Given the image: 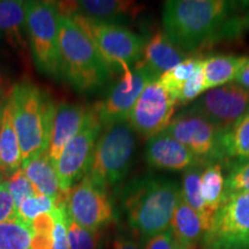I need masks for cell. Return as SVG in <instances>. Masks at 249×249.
I'll use <instances>...</instances> for the list:
<instances>
[{"label":"cell","mask_w":249,"mask_h":249,"mask_svg":"<svg viewBox=\"0 0 249 249\" xmlns=\"http://www.w3.org/2000/svg\"><path fill=\"white\" fill-rule=\"evenodd\" d=\"M68 18L88 34L113 71H120L121 74L141 60L145 42L126 26L97 22L80 15Z\"/></svg>","instance_id":"7"},{"label":"cell","mask_w":249,"mask_h":249,"mask_svg":"<svg viewBox=\"0 0 249 249\" xmlns=\"http://www.w3.org/2000/svg\"><path fill=\"white\" fill-rule=\"evenodd\" d=\"M203 249H204V248H203Z\"/></svg>","instance_id":"44"},{"label":"cell","mask_w":249,"mask_h":249,"mask_svg":"<svg viewBox=\"0 0 249 249\" xmlns=\"http://www.w3.org/2000/svg\"><path fill=\"white\" fill-rule=\"evenodd\" d=\"M177 241L171 229L158 233L142 245V249H176Z\"/></svg>","instance_id":"36"},{"label":"cell","mask_w":249,"mask_h":249,"mask_svg":"<svg viewBox=\"0 0 249 249\" xmlns=\"http://www.w3.org/2000/svg\"><path fill=\"white\" fill-rule=\"evenodd\" d=\"M165 133L193 152L204 165L222 161L220 140L223 133L203 117L182 108Z\"/></svg>","instance_id":"14"},{"label":"cell","mask_w":249,"mask_h":249,"mask_svg":"<svg viewBox=\"0 0 249 249\" xmlns=\"http://www.w3.org/2000/svg\"><path fill=\"white\" fill-rule=\"evenodd\" d=\"M224 186V165L219 161L204 165L201 173V193L205 207L213 216L223 202Z\"/></svg>","instance_id":"26"},{"label":"cell","mask_w":249,"mask_h":249,"mask_svg":"<svg viewBox=\"0 0 249 249\" xmlns=\"http://www.w3.org/2000/svg\"><path fill=\"white\" fill-rule=\"evenodd\" d=\"M136 133L128 121L103 127L87 176L107 191L124 181L133 165Z\"/></svg>","instance_id":"5"},{"label":"cell","mask_w":249,"mask_h":249,"mask_svg":"<svg viewBox=\"0 0 249 249\" xmlns=\"http://www.w3.org/2000/svg\"><path fill=\"white\" fill-rule=\"evenodd\" d=\"M53 218L52 229V249H70L67 230V208L66 201L58 202L55 209L51 213Z\"/></svg>","instance_id":"32"},{"label":"cell","mask_w":249,"mask_h":249,"mask_svg":"<svg viewBox=\"0 0 249 249\" xmlns=\"http://www.w3.org/2000/svg\"><path fill=\"white\" fill-rule=\"evenodd\" d=\"M204 165H197L185 171L182 174L181 185V197L193 210L196 211L203 223L205 233L209 231L213 216L209 213L205 207L204 200L201 193V173Z\"/></svg>","instance_id":"25"},{"label":"cell","mask_w":249,"mask_h":249,"mask_svg":"<svg viewBox=\"0 0 249 249\" xmlns=\"http://www.w3.org/2000/svg\"><path fill=\"white\" fill-rule=\"evenodd\" d=\"M18 217V210L15 207L11 193L6 181L0 182V223L7 222Z\"/></svg>","instance_id":"35"},{"label":"cell","mask_w":249,"mask_h":249,"mask_svg":"<svg viewBox=\"0 0 249 249\" xmlns=\"http://www.w3.org/2000/svg\"><path fill=\"white\" fill-rule=\"evenodd\" d=\"M177 245L187 249H197L203 241L205 230L200 216L186 203L182 197L174 209L170 223Z\"/></svg>","instance_id":"19"},{"label":"cell","mask_w":249,"mask_h":249,"mask_svg":"<svg viewBox=\"0 0 249 249\" xmlns=\"http://www.w3.org/2000/svg\"><path fill=\"white\" fill-rule=\"evenodd\" d=\"M144 160L152 169L180 172L197 165H204L196 156L165 132L147 141Z\"/></svg>","instance_id":"16"},{"label":"cell","mask_w":249,"mask_h":249,"mask_svg":"<svg viewBox=\"0 0 249 249\" xmlns=\"http://www.w3.org/2000/svg\"><path fill=\"white\" fill-rule=\"evenodd\" d=\"M66 208L71 220L91 231H102L114 218V207L108 191L88 176L68 193Z\"/></svg>","instance_id":"11"},{"label":"cell","mask_w":249,"mask_h":249,"mask_svg":"<svg viewBox=\"0 0 249 249\" xmlns=\"http://www.w3.org/2000/svg\"><path fill=\"white\" fill-rule=\"evenodd\" d=\"M59 50L61 76L76 91L92 92L104 87L112 71L88 34L71 18L60 14Z\"/></svg>","instance_id":"3"},{"label":"cell","mask_w":249,"mask_h":249,"mask_svg":"<svg viewBox=\"0 0 249 249\" xmlns=\"http://www.w3.org/2000/svg\"><path fill=\"white\" fill-rule=\"evenodd\" d=\"M203 59V58H202ZM205 92L204 89V76L202 71V61L200 66L192 74V76L186 81L178 98V107L182 108L188 107L193 102L196 101L202 93Z\"/></svg>","instance_id":"34"},{"label":"cell","mask_w":249,"mask_h":249,"mask_svg":"<svg viewBox=\"0 0 249 249\" xmlns=\"http://www.w3.org/2000/svg\"><path fill=\"white\" fill-rule=\"evenodd\" d=\"M8 98L23 165L46 152L57 107L44 90L27 81L9 90Z\"/></svg>","instance_id":"4"},{"label":"cell","mask_w":249,"mask_h":249,"mask_svg":"<svg viewBox=\"0 0 249 249\" xmlns=\"http://www.w3.org/2000/svg\"><path fill=\"white\" fill-rule=\"evenodd\" d=\"M178 102L156 80L149 83L130 111L128 123L138 135L149 140L163 133L176 117Z\"/></svg>","instance_id":"13"},{"label":"cell","mask_w":249,"mask_h":249,"mask_svg":"<svg viewBox=\"0 0 249 249\" xmlns=\"http://www.w3.org/2000/svg\"><path fill=\"white\" fill-rule=\"evenodd\" d=\"M0 129H1V113H0Z\"/></svg>","instance_id":"42"},{"label":"cell","mask_w":249,"mask_h":249,"mask_svg":"<svg viewBox=\"0 0 249 249\" xmlns=\"http://www.w3.org/2000/svg\"><path fill=\"white\" fill-rule=\"evenodd\" d=\"M201 246L204 249H249V193L222 202Z\"/></svg>","instance_id":"9"},{"label":"cell","mask_w":249,"mask_h":249,"mask_svg":"<svg viewBox=\"0 0 249 249\" xmlns=\"http://www.w3.org/2000/svg\"><path fill=\"white\" fill-rule=\"evenodd\" d=\"M102 129L103 124L95 104L90 107L82 128L65 147L55 163L59 187L64 195L67 196L71 189L88 173L93 150Z\"/></svg>","instance_id":"8"},{"label":"cell","mask_w":249,"mask_h":249,"mask_svg":"<svg viewBox=\"0 0 249 249\" xmlns=\"http://www.w3.org/2000/svg\"><path fill=\"white\" fill-rule=\"evenodd\" d=\"M188 57L167 38L163 30H157L144 44L141 61L160 79L161 74Z\"/></svg>","instance_id":"18"},{"label":"cell","mask_w":249,"mask_h":249,"mask_svg":"<svg viewBox=\"0 0 249 249\" xmlns=\"http://www.w3.org/2000/svg\"><path fill=\"white\" fill-rule=\"evenodd\" d=\"M112 249H141L139 238L130 231H118L111 242Z\"/></svg>","instance_id":"37"},{"label":"cell","mask_w":249,"mask_h":249,"mask_svg":"<svg viewBox=\"0 0 249 249\" xmlns=\"http://www.w3.org/2000/svg\"><path fill=\"white\" fill-rule=\"evenodd\" d=\"M248 57L233 54H211L202 59L204 89L218 88L234 81Z\"/></svg>","instance_id":"23"},{"label":"cell","mask_w":249,"mask_h":249,"mask_svg":"<svg viewBox=\"0 0 249 249\" xmlns=\"http://www.w3.org/2000/svg\"><path fill=\"white\" fill-rule=\"evenodd\" d=\"M4 178H5V177H4V174H2L1 171H0V182H1L2 180H4Z\"/></svg>","instance_id":"40"},{"label":"cell","mask_w":249,"mask_h":249,"mask_svg":"<svg viewBox=\"0 0 249 249\" xmlns=\"http://www.w3.org/2000/svg\"><path fill=\"white\" fill-rule=\"evenodd\" d=\"M29 181L33 183L37 194L49 196L55 201L62 202L67 200L59 187V179L54 164L50 160L46 152L31 158L21 166Z\"/></svg>","instance_id":"22"},{"label":"cell","mask_w":249,"mask_h":249,"mask_svg":"<svg viewBox=\"0 0 249 249\" xmlns=\"http://www.w3.org/2000/svg\"><path fill=\"white\" fill-rule=\"evenodd\" d=\"M241 4L225 0H169L163 6V31L177 48L194 54L204 46L240 36L249 26Z\"/></svg>","instance_id":"1"},{"label":"cell","mask_w":249,"mask_h":249,"mask_svg":"<svg viewBox=\"0 0 249 249\" xmlns=\"http://www.w3.org/2000/svg\"><path fill=\"white\" fill-rule=\"evenodd\" d=\"M202 55L200 54H192L185 60L173 67L172 70L165 71L160 76V83L169 91L171 95L178 102L180 91H181L183 85L192 74L196 71V68L200 66L202 61Z\"/></svg>","instance_id":"28"},{"label":"cell","mask_w":249,"mask_h":249,"mask_svg":"<svg viewBox=\"0 0 249 249\" xmlns=\"http://www.w3.org/2000/svg\"><path fill=\"white\" fill-rule=\"evenodd\" d=\"M176 249H187V248H183V247H181V246L177 245V247H176Z\"/></svg>","instance_id":"41"},{"label":"cell","mask_w":249,"mask_h":249,"mask_svg":"<svg viewBox=\"0 0 249 249\" xmlns=\"http://www.w3.org/2000/svg\"><path fill=\"white\" fill-rule=\"evenodd\" d=\"M70 249H99L102 231H91L77 225L70 216L67 219Z\"/></svg>","instance_id":"31"},{"label":"cell","mask_w":249,"mask_h":249,"mask_svg":"<svg viewBox=\"0 0 249 249\" xmlns=\"http://www.w3.org/2000/svg\"><path fill=\"white\" fill-rule=\"evenodd\" d=\"M234 83L249 90V58L245 62L244 66L241 67V70L239 71L238 75L235 76Z\"/></svg>","instance_id":"38"},{"label":"cell","mask_w":249,"mask_h":249,"mask_svg":"<svg viewBox=\"0 0 249 249\" xmlns=\"http://www.w3.org/2000/svg\"><path fill=\"white\" fill-rule=\"evenodd\" d=\"M57 2L26 1V26L33 60L40 73L61 79Z\"/></svg>","instance_id":"6"},{"label":"cell","mask_w":249,"mask_h":249,"mask_svg":"<svg viewBox=\"0 0 249 249\" xmlns=\"http://www.w3.org/2000/svg\"><path fill=\"white\" fill-rule=\"evenodd\" d=\"M223 165L249 160V111L220 140Z\"/></svg>","instance_id":"24"},{"label":"cell","mask_w":249,"mask_h":249,"mask_svg":"<svg viewBox=\"0 0 249 249\" xmlns=\"http://www.w3.org/2000/svg\"><path fill=\"white\" fill-rule=\"evenodd\" d=\"M6 92H7V88H6V83L4 76L0 73V105L2 104V102L6 101Z\"/></svg>","instance_id":"39"},{"label":"cell","mask_w":249,"mask_h":249,"mask_svg":"<svg viewBox=\"0 0 249 249\" xmlns=\"http://www.w3.org/2000/svg\"><path fill=\"white\" fill-rule=\"evenodd\" d=\"M105 249H112V248H111V246H110V248H105Z\"/></svg>","instance_id":"43"},{"label":"cell","mask_w":249,"mask_h":249,"mask_svg":"<svg viewBox=\"0 0 249 249\" xmlns=\"http://www.w3.org/2000/svg\"><path fill=\"white\" fill-rule=\"evenodd\" d=\"M57 207V201L49 196L36 194L33 197L27 198L18 208V216L24 220L27 224L31 223L45 213H52Z\"/></svg>","instance_id":"30"},{"label":"cell","mask_w":249,"mask_h":249,"mask_svg":"<svg viewBox=\"0 0 249 249\" xmlns=\"http://www.w3.org/2000/svg\"><path fill=\"white\" fill-rule=\"evenodd\" d=\"M89 108L83 105L70 103H60L57 107L49 147L46 149V155L54 166L65 147L85 124Z\"/></svg>","instance_id":"17"},{"label":"cell","mask_w":249,"mask_h":249,"mask_svg":"<svg viewBox=\"0 0 249 249\" xmlns=\"http://www.w3.org/2000/svg\"><path fill=\"white\" fill-rule=\"evenodd\" d=\"M34 232L20 217L0 223V249H31Z\"/></svg>","instance_id":"27"},{"label":"cell","mask_w":249,"mask_h":249,"mask_svg":"<svg viewBox=\"0 0 249 249\" xmlns=\"http://www.w3.org/2000/svg\"><path fill=\"white\" fill-rule=\"evenodd\" d=\"M223 201L234 195L249 193V160L226 165Z\"/></svg>","instance_id":"29"},{"label":"cell","mask_w":249,"mask_h":249,"mask_svg":"<svg viewBox=\"0 0 249 249\" xmlns=\"http://www.w3.org/2000/svg\"><path fill=\"white\" fill-rule=\"evenodd\" d=\"M181 197L180 185L173 179L145 174L127 183L121 191V207L129 230L140 244L170 227L174 209Z\"/></svg>","instance_id":"2"},{"label":"cell","mask_w":249,"mask_h":249,"mask_svg":"<svg viewBox=\"0 0 249 249\" xmlns=\"http://www.w3.org/2000/svg\"><path fill=\"white\" fill-rule=\"evenodd\" d=\"M6 183H7L8 191L11 193L17 210L23 201L37 194L36 189L34 188L33 183L27 178L22 169L18 170L14 174H12Z\"/></svg>","instance_id":"33"},{"label":"cell","mask_w":249,"mask_h":249,"mask_svg":"<svg viewBox=\"0 0 249 249\" xmlns=\"http://www.w3.org/2000/svg\"><path fill=\"white\" fill-rule=\"evenodd\" d=\"M183 108L203 117L225 133L249 111V90L232 82L207 90Z\"/></svg>","instance_id":"10"},{"label":"cell","mask_w":249,"mask_h":249,"mask_svg":"<svg viewBox=\"0 0 249 249\" xmlns=\"http://www.w3.org/2000/svg\"><path fill=\"white\" fill-rule=\"evenodd\" d=\"M0 38L14 49L28 46L26 26V1L0 0Z\"/></svg>","instance_id":"21"},{"label":"cell","mask_w":249,"mask_h":249,"mask_svg":"<svg viewBox=\"0 0 249 249\" xmlns=\"http://www.w3.org/2000/svg\"><path fill=\"white\" fill-rule=\"evenodd\" d=\"M22 166V156L17 130L13 124L12 105L7 96L1 107V129H0V171L5 178L11 177Z\"/></svg>","instance_id":"20"},{"label":"cell","mask_w":249,"mask_h":249,"mask_svg":"<svg viewBox=\"0 0 249 249\" xmlns=\"http://www.w3.org/2000/svg\"><path fill=\"white\" fill-rule=\"evenodd\" d=\"M156 80L158 77L141 60L134 67L124 71L105 98L96 103L103 127L128 121L130 111L140 95L149 83Z\"/></svg>","instance_id":"12"},{"label":"cell","mask_w":249,"mask_h":249,"mask_svg":"<svg viewBox=\"0 0 249 249\" xmlns=\"http://www.w3.org/2000/svg\"><path fill=\"white\" fill-rule=\"evenodd\" d=\"M61 15L80 17L97 22L113 23L124 26L138 18L143 9L142 5L135 1L124 0H82V1H57Z\"/></svg>","instance_id":"15"}]
</instances>
